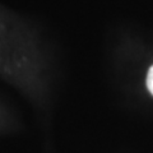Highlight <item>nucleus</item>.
Here are the masks:
<instances>
[{"mask_svg":"<svg viewBox=\"0 0 153 153\" xmlns=\"http://www.w3.org/2000/svg\"><path fill=\"white\" fill-rule=\"evenodd\" d=\"M147 88L153 94V65L149 68L148 74H147Z\"/></svg>","mask_w":153,"mask_h":153,"instance_id":"f257e3e1","label":"nucleus"}]
</instances>
